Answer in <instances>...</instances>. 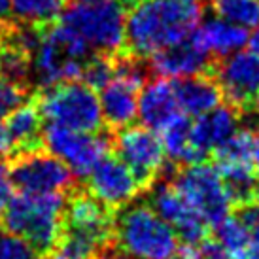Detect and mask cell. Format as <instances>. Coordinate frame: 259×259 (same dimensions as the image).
Returning a JSON list of instances; mask_svg holds the SVG:
<instances>
[{
	"label": "cell",
	"instance_id": "1",
	"mask_svg": "<svg viewBox=\"0 0 259 259\" xmlns=\"http://www.w3.org/2000/svg\"><path fill=\"white\" fill-rule=\"evenodd\" d=\"M202 14V0H138L125 19V44L133 55L150 57L191 36Z\"/></svg>",
	"mask_w": 259,
	"mask_h": 259
},
{
	"label": "cell",
	"instance_id": "2",
	"mask_svg": "<svg viewBox=\"0 0 259 259\" xmlns=\"http://www.w3.org/2000/svg\"><path fill=\"white\" fill-rule=\"evenodd\" d=\"M63 193H25L17 191L2 210L4 229L25 238L40 255L55 248L63 233Z\"/></svg>",
	"mask_w": 259,
	"mask_h": 259
},
{
	"label": "cell",
	"instance_id": "3",
	"mask_svg": "<svg viewBox=\"0 0 259 259\" xmlns=\"http://www.w3.org/2000/svg\"><path fill=\"white\" fill-rule=\"evenodd\" d=\"M114 235L129 259H170L178 252V235L150 204H133L121 212Z\"/></svg>",
	"mask_w": 259,
	"mask_h": 259
},
{
	"label": "cell",
	"instance_id": "4",
	"mask_svg": "<svg viewBox=\"0 0 259 259\" xmlns=\"http://www.w3.org/2000/svg\"><path fill=\"white\" fill-rule=\"evenodd\" d=\"M89 55L91 48L76 30L61 21L51 27L48 25L32 55V76L42 87L81 79Z\"/></svg>",
	"mask_w": 259,
	"mask_h": 259
},
{
	"label": "cell",
	"instance_id": "5",
	"mask_svg": "<svg viewBox=\"0 0 259 259\" xmlns=\"http://www.w3.org/2000/svg\"><path fill=\"white\" fill-rule=\"evenodd\" d=\"M42 119L50 125H61L81 133H99L102 129V110L99 95L83 81H61L44 87L36 101Z\"/></svg>",
	"mask_w": 259,
	"mask_h": 259
},
{
	"label": "cell",
	"instance_id": "6",
	"mask_svg": "<svg viewBox=\"0 0 259 259\" xmlns=\"http://www.w3.org/2000/svg\"><path fill=\"white\" fill-rule=\"evenodd\" d=\"M59 21L76 30L91 51L110 55L125 46V8L117 0L97 4L76 2L61 14Z\"/></svg>",
	"mask_w": 259,
	"mask_h": 259
},
{
	"label": "cell",
	"instance_id": "7",
	"mask_svg": "<svg viewBox=\"0 0 259 259\" xmlns=\"http://www.w3.org/2000/svg\"><path fill=\"white\" fill-rule=\"evenodd\" d=\"M172 186L208 225H216L229 216L233 197L223 184L218 166L206 165L204 161L191 163L176 176Z\"/></svg>",
	"mask_w": 259,
	"mask_h": 259
},
{
	"label": "cell",
	"instance_id": "8",
	"mask_svg": "<svg viewBox=\"0 0 259 259\" xmlns=\"http://www.w3.org/2000/svg\"><path fill=\"white\" fill-rule=\"evenodd\" d=\"M42 140L50 153L61 159L78 178H87L110 153L108 137L72 131L61 125H48L42 133Z\"/></svg>",
	"mask_w": 259,
	"mask_h": 259
},
{
	"label": "cell",
	"instance_id": "9",
	"mask_svg": "<svg viewBox=\"0 0 259 259\" xmlns=\"http://www.w3.org/2000/svg\"><path fill=\"white\" fill-rule=\"evenodd\" d=\"M72 176L61 159L42 150L17 153L10 166L12 187L25 193H65L72 187Z\"/></svg>",
	"mask_w": 259,
	"mask_h": 259
},
{
	"label": "cell",
	"instance_id": "10",
	"mask_svg": "<svg viewBox=\"0 0 259 259\" xmlns=\"http://www.w3.org/2000/svg\"><path fill=\"white\" fill-rule=\"evenodd\" d=\"M115 151L129 170L135 174L140 187L151 186L165 166V150L155 131L144 125H127L115 135Z\"/></svg>",
	"mask_w": 259,
	"mask_h": 259
},
{
	"label": "cell",
	"instance_id": "11",
	"mask_svg": "<svg viewBox=\"0 0 259 259\" xmlns=\"http://www.w3.org/2000/svg\"><path fill=\"white\" fill-rule=\"evenodd\" d=\"M218 85L235 108H253L259 99V57L252 51H235L216 68Z\"/></svg>",
	"mask_w": 259,
	"mask_h": 259
},
{
	"label": "cell",
	"instance_id": "12",
	"mask_svg": "<svg viewBox=\"0 0 259 259\" xmlns=\"http://www.w3.org/2000/svg\"><path fill=\"white\" fill-rule=\"evenodd\" d=\"M150 206L176 231L178 238H182L187 246H201L206 240L208 223L187 204L174 186L159 184L153 187Z\"/></svg>",
	"mask_w": 259,
	"mask_h": 259
},
{
	"label": "cell",
	"instance_id": "13",
	"mask_svg": "<svg viewBox=\"0 0 259 259\" xmlns=\"http://www.w3.org/2000/svg\"><path fill=\"white\" fill-rule=\"evenodd\" d=\"M89 180V193L97 201H101L106 208H121L127 206L137 197L140 184L129 166L121 159L106 157L93 168L87 176Z\"/></svg>",
	"mask_w": 259,
	"mask_h": 259
},
{
	"label": "cell",
	"instance_id": "14",
	"mask_svg": "<svg viewBox=\"0 0 259 259\" xmlns=\"http://www.w3.org/2000/svg\"><path fill=\"white\" fill-rule=\"evenodd\" d=\"M63 231L83 235L102 248L114 237V220L110 216V208L91 193H76L65 204Z\"/></svg>",
	"mask_w": 259,
	"mask_h": 259
},
{
	"label": "cell",
	"instance_id": "15",
	"mask_svg": "<svg viewBox=\"0 0 259 259\" xmlns=\"http://www.w3.org/2000/svg\"><path fill=\"white\" fill-rule=\"evenodd\" d=\"M238 131L235 106H220L197 117L191 125V151L193 163H201L210 153H216Z\"/></svg>",
	"mask_w": 259,
	"mask_h": 259
},
{
	"label": "cell",
	"instance_id": "16",
	"mask_svg": "<svg viewBox=\"0 0 259 259\" xmlns=\"http://www.w3.org/2000/svg\"><path fill=\"white\" fill-rule=\"evenodd\" d=\"M151 68L161 78L180 79L187 76L206 72L210 68V53L191 34L184 42H178L150 55Z\"/></svg>",
	"mask_w": 259,
	"mask_h": 259
},
{
	"label": "cell",
	"instance_id": "17",
	"mask_svg": "<svg viewBox=\"0 0 259 259\" xmlns=\"http://www.w3.org/2000/svg\"><path fill=\"white\" fill-rule=\"evenodd\" d=\"M178 101L174 93V81L159 78L144 85L138 93V117L144 127L161 131L178 112Z\"/></svg>",
	"mask_w": 259,
	"mask_h": 259
},
{
	"label": "cell",
	"instance_id": "18",
	"mask_svg": "<svg viewBox=\"0 0 259 259\" xmlns=\"http://www.w3.org/2000/svg\"><path fill=\"white\" fill-rule=\"evenodd\" d=\"M138 93L140 89L119 78H112L101 89L102 119L114 129H123L138 117Z\"/></svg>",
	"mask_w": 259,
	"mask_h": 259
},
{
	"label": "cell",
	"instance_id": "19",
	"mask_svg": "<svg viewBox=\"0 0 259 259\" xmlns=\"http://www.w3.org/2000/svg\"><path fill=\"white\" fill-rule=\"evenodd\" d=\"M174 93L178 108L187 115H202L216 108L222 101V89L208 76H187L174 81Z\"/></svg>",
	"mask_w": 259,
	"mask_h": 259
},
{
	"label": "cell",
	"instance_id": "20",
	"mask_svg": "<svg viewBox=\"0 0 259 259\" xmlns=\"http://www.w3.org/2000/svg\"><path fill=\"white\" fill-rule=\"evenodd\" d=\"M193 36L208 53L227 57L248 44V29L225 21L222 17H212L195 29Z\"/></svg>",
	"mask_w": 259,
	"mask_h": 259
},
{
	"label": "cell",
	"instance_id": "21",
	"mask_svg": "<svg viewBox=\"0 0 259 259\" xmlns=\"http://www.w3.org/2000/svg\"><path fill=\"white\" fill-rule=\"evenodd\" d=\"M214 242L231 259H259L252 231L240 216H225L214 225Z\"/></svg>",
	"mask_w": 259,
	"mask_h": 259
},
{
	"label": "cell",
	"instance_id": "22",
	"mask_svg": "<svg viewBox=\"0 0 259 259\" xmlns=\"http://www.w3.org/2000/svg\"><path fill=\"white\" fill-rule=\"evenodd\" d=\"M6 125L15 142L17 153L42 150V115L36 102H23L6 115Z\"/></svg>",
	"mask_w": 259,
	"mask_h": 259
},
{
	"label": "cell",
	"instance_id": "23",
	"mask_svg": "<svg viewBox=\"0 0 259 259\" xmlns=\"http://www.w3.org/2000/svg\"><path fill=\"white\" fill-rule=\"evenodd\" d=\"M191 119L187 114H176L166 123L161 133V144L166 157L174 161H182L191 165L193 163V151H191Z\"/></svg>",
	"mask_w": 259,
	"mask_h": 259
},
{
	"label": "cell",
	"instance_id": "24",
	"mask_svg": "<svg viewBox=\"0 0 259 259\" xmlns=\"http://www.w3.org/2000/svg\"><path fill=\"white\" fill-rule=\"evenodd\" d=\"M65 0H10V12L17 21L48 27L63 14Z\"/></svg>",
	"mask_w": 259,
	"mask_h": 259
},
{
	"label": "cell",
	"instance_id": "25",
	"mask_svg": "<svg viewBox=\"0 0 259 259\" xmlns=\"http://www.w3.org/2000/svg\"><path fill=\"white\" fill-rule=\"evenodd\" d=\"M218 161H233L246 165H259V138L252 131H237L216 151Z\"/></svg>",
	"mask_w": 259,
	"mask_h": 259
},
{
	"label": "cell",
	"instance_id": "26",
	"mask_svg": "<svg viewBox=\"0 0 259 259\" xmlns=\"http://www.w3.org/2000/svg\"><path fill=\"white\" fill-rule=\"evenodd\" d=\"M0 74L15 85L27 89L32 76V57L4 42L0 46Z\"/></svg>",
	"mask_w": 259,
	"mask_h": 259
},
{
	"label": "cell",
	"instance_id": "27",
	"mask_svg": "<svg viewBox=\"0 0 259 259\" xmlns=\"http://www.w3.org/2000/svg\"><path fill=\"white\" fill-rule=\"evenodd\" d=\"M218 17L244 29L259 25V0H212Z\"/></svg>",
	"mask_w": 259,
	"mask_h": 259
},
{
	"label": "cell",
	"instance_id": "28",
	"mask_svg": "<svg viewBox=\"0 0 259 259\" xmlns=\"http://www.w3.org/2000/svg\"><path fill=\"white\" fill-rule=\"evenodd\" d=\"M99 250L101 246L91 238L72 231H63L55 248L46 255V259H95Z\"/></svg>",
	"mask_w": 259,
	"mask_h": 259
},
{
	"label": "cell",
	"instance_id": "29",
	"mask_svg": "<svg viewBox=\"0 0 259 259\" xmlns=\"http://www.w3.org/2000/svg\"><path fill=\"white\" fill-rule=\"evenodd\" d=\"M114 78V61L108 55H95V57L87 59L83 65V72H81V81L87 83L93 89H102Z\"/></svg>",
	"mask_w": 259,
	"mask_h": 259
},
{
	"label": "cell",
	"instance_id": "30",
	"mask_svg": "<svg viewBox=\"0 0 259 259\" xmlns=\"http://www.w3.org/2000/svg\"><path fill=\"white\" fill-rule=\"evenodd\" d=\"M0 259H42V255L25 240L10 231H0Z\"/></svg>",
	"mask_w": 259,
	"mask_h": 259
},
{
	"label": "cell",
	"instance_id": "31",
	"mask_svg": "<svg viewBox=\"0 0 259 259\" xmlns=\"http://www.w3.org/2000/svg\"><path fill=\"white\" fill-rule=\"evenodd\" d=\"M27 99V89L15 85L0 74V119H4L10 112H14Z\"/></svg>",
	"mask_w": 259,
	"mask_h": 259
},
{
	"label": "cell",
	"instance_id": "32",
	"mask_svg": "<svg viewBox=\"0 0 259 259\" xmlns=\"http://www.w3.org/2000/svg\"><path fill=\"white\" fill-rule=\"evenodd\" d=\"M12 197V180H10V168L0 161V216L6 206L8 199Z\"/></svg>",
	"mask_w": 259,
	"mask_h": 259
},
{
	"label": "cell",
	"instance_id": "33",
	"mask_svg": "<svg viewBox=\"0 0 259 259\" xmlns=\"http://www.w3.org/2000/svg\"><path fill=\"white\" fill-rule=\"evenodd\" d=\"M12 153H17V148L6 121L0 119V157H10Z\"/></svg>",
	"mask_w": 259,
	"mask_h": 259
},
{
	"label": "cell",
	"instance_id": "34",
	"mask_svg": "<svg viewBox=\"0 0 259 259\" xmlns=\"http://www.w3.org/2000/svg\"><path fill=\"white\" fill-rule=\"evenodd\" d=\"M199 248H201V259H231L218 248L216 242H206L204 240Z\"/></svg>",
	"mask_w": 259,
	"mask_h": 259
},
{
	"label": "cell",
	"instance_id": "35",
	"mask_svg": "<svg viewBox=\"0 0 259 259\" xmlns=\"http://www.w3.org/2000/svg\"><path fill=\"white\" fill-rule=\"evenodd\" d=\"M170 259H201V248L199 246H187L184 250H178L176 255Z\"/></svg>",
	"mask_w": 259,
	"mask_h": 259
},
{
	"label": "cell",
	"instance_id": "36",
	"mask_svg": "<svg viewBox=\"0 0 259 259\" xmlns=\"http://www.w3.org/2000/svg\"><path fill=\"white\" fill-rule=\"evenodd\" d=\"M248 46H250V51L252 53H255L259 57V25L253 29V32L248 36Z\"/></svg>",
	"mask_w": 259,
	"mask_h": 259
},
{
	"label": "cell",
	"instance_id": "37",
	"mask_svg": "<svg viewBox=\"0 0 259 259\" xmlns=\"http://www.w3.org/2000/svg\"><path fill=\"white\" fill-rule=\"evenodd\" d=\"M250 231H252V240H253V246L259 250V216L250 223Z\"/></svg>",
	"mask_w": 259,
	"mask_h": 259
},
{
	"label": "cell",
	"instance_id": "38",
	"mask_svg": "<svg viewBox=\"0 0 259 259\" xmlns=\"http://www.w3.org/2000/svg\"><path fill=\"white\" fill-rule=\"evenodd\" d=\"M252 199H253V202H255V206L259 208V176H255V182H253Z\"/></svg>",
	"mask_w": 259,
	"mask_h": 259
},
{
	"label": "cell",
	"instance_id": "39",
	"mask_svg": "<svg viewBox=\"0 0 259 259\" xmlns=\"http://www.w3.org/2000/svg\"><path fill=\"white\" fill-rule=\"evenodd\" d=\"M10 14V0H0V17H6Z\"/></svg>",
	"mask_w": 259,
	"mask_h": 259
},
{
	"label": "cell",
	"instance_id": "40",
	"mask_svg": "<svg viewBox=\"0 0 259 259\" xmlns=\"http://www.w3.org/2000/svg\"><path fill=\"white\" fill-rule=\"evenodd\" d=\"M99 259H129V257H127V255H123V253L108 252V253H101V255H99Z\"/></svg>",
	"mask_w": 259,
	"mask_h": 259
},
{
	"label": "cell",
	"instance_id": "41",
	"mask_svg": "<svg viewBox=\"0 0 259 259\" xmlns=\"http://www.w3.org/2000/svg\"><path fill=\"white\" fill-rule=\"evenodd\" d=\"M6 30H8L6 25H2V23H0V46L4 44V38H6Z\"/></svg>",
	"mask_w": 259,
	"mask_h": 259
},
{
	"label": "cell",
	"instance_id": "42",
	"mask_svg": "<svg viewBox=\"0 0 259 259\" xmlns=\"http://www.w3.org/2000/svg\"><path fill=\"white\" fill-rule=\"evenodd\" d=\"M117 2H119L123 8H131V6H135L138 0H117Z\"/></svg>",
	"mask_w": 259,
	"mask_h": 259
},
{
	"label": "cell",
	"instance_id": "43",
	"mask_svg": "<svg viewBox=\"0 0 259 259\" xmlns=\"http://www.w3.org/2000/svg\"><path fill=\"white\" fill-rule=\"evenodd\" d=\"M81 4H97V2H102V0H78Z\"/></svg>",
	"mask_w": 259,
	"mask_h": 259
},
{
	"label": "cell",
	"instance_id": "44",
	"mask_svg": "<svg viewBox=\"0 0 259 259\" xmlns=\"http://www.w3.org/2000/svg\"><path fill=\"white\" fill-rule=\"evenodd\" d=\"M255 110H259V99H257V102H255V106H253Z\"/></svg>",
	"mask_w": 259,
	"mask_h": 259
},
{
	"label": "cell",
	"instance_id": "45",
	"mask_svg": "<svg viewBox=\"0 0 259 259\" xmlns=\"http://www.w3.org/2000/svg\"><path fill=\"white\" fill-rule=\"evenodd\" d=\"M257 138H259V135H257Z\"/></svg>",
	"mask_w": 259,
	"mask_h": 259
}]
</instances>
